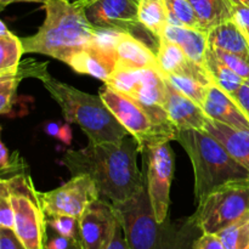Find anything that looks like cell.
I'll return each instance as SVG.
<instances>
[{
	"mask_svg": "<svg viewBox=\"0 0 249 249\" xmlns=\"http://www.w3.org/2000/svg\"><path fill=\"white\" fill-rule=\"evenodd\" d=\"M139 152L136 139L128 135L114 142H89L80 150H68L62 162L72 177L89 175L100 198L118 204L131 198L145 182L136 162Z\"/></svg>",
	"mask_w": 249,
	"mask_h": 249,
	"instance_id": "1",
	"label": "cell"
},
{
	"mask_svg": "<svg viewBox=\"0 0 249 249\" xmlns=\"http://www.w3.org/2000/svg\"><path fill=\"white\" fill-rule=\"evenodd\" d=\"M46 17L38 32L22 38L24 53H41L67 63L79 51L101 44L99 29L88 19L82 5L67 0H48Z\"/></svg>",
	"mask_w": 249,
	"mask_h": 249,
	"instance_id": "2",
	"label": "cell"
},
{
	"mask_svg": "<svg viewBox=\"0 0 249 249\" xmlns=\"http://www.w3.org/2000/svg\"><path fill=\"white\" fill-rule=\"evenodd\" d=\"M113 206L130 249H190L195 242L192 235L198 229L190 219L184 224L157 220L146 182L131 198Z\"/></svg>",
	"mask_w": 249,
	"mask_h": 249,
	"instance_id": "3",
	"label": "cell"
},
{
	"mask_svg": "<svg viewBox=\"0 0 249 249\" xmlns=\"http://www.w3.org/2000/svg\"><path fill=\"white\" fill-rule=\"evenodd\" d=\"M175 141L191 160L197 201L221 187L249 182L248 170L207 130L177 129Z\"/></svg>",
	"mask_w": 249,
	"mask_h": 249,
	"instance_id": "4",
	"label": "cell"
},
{
	"mask_svg": "<svg viewBox=\"0 0 249 249\" xmlns=\"http://www.w3.org/2000/svg\"><path fill=\"white\" fill-rule=\"evenodd\" d=\"M39 80L60 106L66 122L77 124L89 142H114L130 135L100 95L80 91L72 85L55 79L49 72L41 75Z\"/></svg>",
	"mask_w": 249,
	"mask_h": 249,
	"instance_id": "5",
	"label": "cell"
},
{
	"mask_svg": "<svg viewBox=\"0 0 249 249\" xmlns=\"http://www.w3.org/2000/svg\"><path fill=\"white\" fill-rule=\"evenodd\" d=\"M105 101L119 123L136 139L139 146L175 140L177 128L163 106H147L129 95L105 84L100 89Z\"/></svg>",
	"mask_w": 249,
	"mask_h": 249,
	"instance_id": "6",
	"label": "cell"
},
{
	"mask_svg": "<svg viewBox=\"0 0 249 249\" xmlns=\"http://www.w3.org/2000/svg\"><path fill=\"white\" fill-rule=\"evenodd\" d=\"M6 185L15 213L14 231L27 249H45L48 226L39 192L28 172L1 179Z\"/></svg>",
	"mask_w": 249,
	"mask_h": 249,
	"instance_id": "7",
	"label": "cell"
},
{
	"mask_svg": "<svg viewBox=\"0 0 249 249\" xmlns=\"http://www.w3.org/2000/svg\"><path fill=\"white\" fill-rule=\"evenodd\" d=\"M249 215V182L221 187L198 201L190 218L202 233L220 232L228 226Z\"/></svg>",
	"mask_w": 249,
	"mask_h": 249,
	"instance_id": "8",
	"label": "cell"
},
{
	"mask_svg": "<svg viewBox=\"0 0 249 249\" xmlns=\"http://www.w3.org/2000/svg\"><path fill=\"white\" fill-rule=\"evenodd\" d=\"M170 141H162L140 148L143 160V178L155 215L160 223L168 219L170 186L174 175V157Z\"/></svg>",
	"mask_w": 249,
	"mask_h": 249,
	"instance_id": "9",
	"label": "cell"
},
{
	"mask_svg": "<svg viewBox=\"0 0 249 249\" xmlns=\"http://www.w3.org/2000/svg\"><path fill=\"white\" fill-rule=\"evenodd\" d=\"M139 5L140 0H97L85 9V14L99 31L131 34L143 41L141 36H155L139 21Z\"/></svg>",
	"mask_w": 249,
	"mask_h": 249,
	"instance_id": "10",
	"label": "cell"
},
{
	"mask_svg": "<svg viewBox=\"0 0 249 249\" xmlns=\"http://www.w3.org/2000/svg\"><path fill=\"white\" fill-rule=\"evenodd\" d=\"M46 216L68 215L79 219L91 202L100 198L99 190L89 175H75L62 186L39 192Z\"/></svg>",
	"mask_w": 249,
	"mask_h": 249,
	"instance_id": "11",
	"label": "cell"
},
{
	"mask_svg": "<svg viewBox=\"0 0 249 249\" xmlns=\"http://www.w3.org/2000/svg\"><path fill=\"white\" fill-rule=\"evenodd\" d=\"M105 84L134 97L143 105L164 107L167 79L158 70L116 68Z\"/></svg>",
	"mask_w": 249,
	"mask_h": 249,
	"instance_id": "12",
	"label": "cell"
},
{
	"mask_svg": "<svg viewBox=\"0 0 249 249\" xmlns=\"http://www.w3.org/2000/svg\"><path fill=\"white\" fill-rule=\"evenodd\" d=\"M119 225L113 203L104 198L91 202L79 218V242L83 249H107Z\"/></svg>",
	"mask_w": 249,
	"mask_h": 249,
	"instance_id": "13",
	"label": "cell"
},
{
	"mask_svg": "<svg viewBox=\"0 0 249 249\" xmlns=\"http://www.w3.org/2000/svg\"><path fill=\"white\" fill-rule=\"evenodd\" d=\"M160 68L164 75L178 74L192 77L206 85L213 84L211 74L203 66L192 61L179 45L165 38L160 39L156 53Z\"/></svg>",
	"mask_w": 249,
	"mask_h": 249,
	"instance_id": "14",
	"label": "cell"
},
{
	"mask_svg": "<svg viewBox=\"0 0 249 249\" xmlns=\"http://www.w3.org/2000/svg\"><path fill=\"white\" fill-rule=\"evenodd\" d=\"M164 108L170 121L179 130L180 129L206 130L209 117L204 112L203 107L181 94L168 80L167 89H165Z\"/></svg>",
	"mask_w": 249,
	"mask_h": 249,
	"instance_id": "15",
	"label": "cell"
},
{
	"mask_svg": "<svg viewBox=\"0 0 249 249\" xmlns=\"http://www.w3.org/2000/svg\"><path fill=\"white\" fill-rule=\"evenodd\" d=\"M203 109L211 119L237 129H249V117L232 95L218 85L212 84L207 90Z\"/></svg>",
	"mask_w": 249,
	"mask_h": 249,
	"instance_id": "16",
	"label": "cell"
},
{
	"mask_svg": "<svg viewBox=\"0 0 249 249\" xmlns=\"http://www.w3.org/2000/svg\"><path fill=\"white\" fill-rule=\"evenodd\" d=\"M116 68L123 70H145L153 68L160 71L157 55L142 40L131 34L117 33L113 45ZM162 72V71H160Z\"/></svg>",
	"mask_w": 249,
	"mask_h": 249,
	"instance_id": "17",
	"label": "cell"
},
{
	"mask_svg": "<svg viewBox=\"0 0 249 249\" xmlns=\"http://www.w3.org/2000/svg\"><path fill=\"white\" fill-rule=\"evenodd\" d=\"M68 66L75 72L91 75L105 83L116 70V56L100 44L73 55Z\"/></svg>",
	"mask_w": 249,
	"mask_h": 249,
	"instance_id": "18",
	"label": "cell"
},
{
	"mask_svg": "<svg viewBox=\"0 0 249 249\" xmlns=\"http://www.w3.org/2000/svg\"><path fill=\"white\" fill-rule=\"evenodd\" d=\"M206 130L249 172V129H237L209 118Z\"/></svg>",
	"mask_w": 249,
	"mask_h": 249,
	"instance_id": "19",
	"label": "cell"
},
{
	"mask_svg": "<svg viewBox=\"0 0 249 249\" xmlns=\"http://www.w3.org/2000/svg\"><path fill=\"white\" fill-rule=\"evenodd\" d=\"M160 38H165L179 45L192 61L206 68V55L209 48L208 33L201 29L168 24Z\"/></svg>",
	"mask_w": 249,
	"mask_h": 249,
	"instance_id": "20",
	"label": "cell"
},
{
	"mask_svg": "<svg viewBox=\"0 0 249 249\" xmlns=\"http://www.w3.org/2000/svg\"><path fill=\"white\" fill-rule=\"evenodd\" d=\"M208 45L249 61V39L232 19L219 24L209 32Z\"/></svg>",
	"mask_w": 249,
	"mask_h": 249,
	"instance_id": "21",
	"label": "cell"
},
{
	"mask_svg": "<svg viewBox=\"0 0 249 249\" xmlns=\"http://www.w3.org/2000/svg\"><path fill=\"white\" fill-rule=\"evenodd\" d=\"M199 22L201 31L209 33L219 24L232 19L231 0H189Z\"/></svg>",
	"mask_w": 249,
	"mask_h": 249,
	"instance_id": "22",
	"label": "cell"
},
{
	"mask_svg": "<svg viewBox=\"0 0 249 249\" xmlns=\"http://www.w3.org/2000/svg\"><path fill=\"white\" fill-rule=\"evenodd\" d=\"M206 70L211 74L213 84L218 85L230 95H233L241 85L245 83V79L237 74L235 71L226 66L218 56L215 55L213 49L209 46L206 55Z\"/></svg>",
	"mask_w": 249,
	"mask_h": 249,
	"instance_id": "23",
	"label": "cell"
},
{
	"mask_svg": "<svg viewBox=\"0 0 249 249\" xmlns=\"http://www.w3.org/2000/svg\"><path fill=\"white\" fill-rule=\"evenodd\" d=\"M23 53L21 39L11 33L4 22H0V74L16 72Z\"/></svg>",
	"mask_w": 249,
	"mask_h": 249,
	"instance_id": "24",
	"label": "cell"
},
{
	"mask_svg": "<svg viewBox=\"0 0 249 249\" xmlns=\"http://www.w3.org/2000/svg\"><path fill=\"white\" fill-rule=\"evenodd\" d=\"M139 21L158 39L169 24L168 9L164 0H140Z\"/></svg>",
	"mask_w": 249,
	"mask_h": 249,
	"instance_id": "25",
	"label": "cell"
},
{
	"mask_svg": "<svg viewBox=\"0 0 249 249\" xmlns=\"http://www.w3.org/2000/svg\"><path fill=\"white\" fill-rule=\"evenodd\" d=\"M168 9L169 24L201 29L197 15L189 0H164Z\"/></svg>",
	"mask_w": 249,
	"mask_h": 249,
	"instance_id": "26",
	"label": "cell"
},
{
	"mask_svg": "<svg viewBox=\"0 0 249 249\" xmlns=\"http://www.w3.org/2000/svg\"><path fill=\"white\" fill-rule=\"evenodd\" d=\"M226 249H249V215L216 233Z\"/></svg>",
	"mask_w": 249,
	"mask_h": 249,
	"instance_id": "27",
	"label": "cell"
},
{
	"mask_svg": "<svg viewBox=\"0 0 249 249\" xmlns=\"http://www.w3.org/2000/svg\"><path fill=\"white\" fill-rule=\"evenodd\" d=\"M165 79L173 85L177 90H179L181 94L191 99L199 106H203L204 99H206L207 90L209 85L203 84L199 80L195 79L192 77H186V75H178V74H168L164 75Z\"/></svg>",
	"mask_w": 249,
	"mask_h": 249,
	"instance_id": "28",
	"label": "cell"
},
{
	"mask_svg": "<svg viewBox=\"0 0 249 249\" xmlns=\"http://www.w3.org/2000/svg\"><path fill=\"white\" fill-rule=\"evenodd\" d=\"M24 78L21 70L16 72L0 74V113L7 114L11 111V105L18 83Z\"/></svg>",
	"mask_w": 249,
	"mask_h": 249,
	"instance_id": "29",
	"label": "cell"
},
{
	"mask_svg": "<svg viewBox=\"0 0 249 249\" xmlns=\"http://www.w3.org/2000/svg\"><path fill=\"white\" fill-rule=\"evenodd\" d=\"M46 226L63 237L79 240V219L68 215L46 216Z\"/></svg>",
	"mask_w": 249,
	"mask_h": 249,
	"instance_id": "30",
	"label": "cell"
},
{
	"mask_svg": "<svg viewBox=\"0 0 249 249\" xmlns=\"http://www.w3.org/2000/svg\"><path fill=\"white\" fill-rule=\"evenodd\" d=\"M26 172H28V167L24 164L18 153L15 152L10 155V151L7 150L5 143L0 142V173H1V178H5L6 174H9V177H12V175Z\"/></svg>",
	"mask_w": 249,
	"mask_h": 249,
	"instance_id": "31",
	"label": "cell"
},
{
	"mask_svg": "<svg viewBox=\"0 0 249 249\" xmlns=\"http://www.w3.org/2000/svg\"><path fill=\"white\" fill-rule=\"evenodd\" d=\"M15 226V213L6 185L0 181V228L12 229Z\"/></svg>",
	"mask_w": 249,
	"mask_h": 249,
	"instance_id": "32",
	"label": "cell"
},
{
	"mask_svg": "<svg viewBox=\"0 0 249 249\" xmlns=\"http://www.w3.org/2000/svg\"><path fill=\"white\" fill-rule=\"evenodd\" d=\"M215 53V55L225 63L226 66L235 71L240 77H242L245 80H249V61L241 56L235 55V53H226V51L220 50V49L212 48Z\"/></svg>",
	"mask_w": 249,
	"mask_h": 249,
	"instance_id": "33",
	"label": "cell"
},
{
	"mask_svg": "<svg viewBox=\"0 0 249 249\" xmlns=\"http://www.w3.org/2000/svg\"><path fill=\"white\" fill-rule=\"evenodd\" d=\"M190 249H226L218 235L213 233H202L198 238L195 240Z\"/></svg>",
	"mask_w": 249,
	"mask_h": 249,
	"instance_id": "34",
	"label": "cell"
},
{
	"mask_svg": "<svg viewBox=\"0 0 249 249\" xmlns=\"http://www.w3.org/2000/svg\"><path fill=\"white\" fill-rule=\"evenodd\" d=\"M232 21L242 29L249 39V6L236 4L232 9Z\"/></svg>",
	"mask_w": 249,
	"mask_h": 249,
	"instance_id": "35",
	"label": "cell"
},
{
	"mask_svg": "<svg viewBox=\"0 0 249 249\" xmlns=\"http://www.w3.org/2000/svg\"><path fill=\"white\" fill-rule=\"evenodd\" d=\"M0 249H27L12 229L0 228Z\"/></svg>",
	"mask_w": 249,
	"mask_h": 249,
	"instance_id": "36",
	"label": "cell"
},
{
	"mask_svg": "<svg viewBox=\"0 0 249 249\" xmlns=\"http://www.w3.org/2000/svg\"><path fill=\"white\" fill-rule=\"evenodd\" d=\"M232 96L249 117V80H245V83Z\"/></svg>",
	"mask_w": 249,
	"mask_h": 249,
	"instance_id": "37",
	"label": "cell"
},
{
	"mask_svg": "<svg viewBox=\"0 0 249 249\" xmlns=\"http://www.w3.org/2000/svg\"><path fill=\"white\" fill-rule=\"evenodd\" d=\"M107 249H130L128 242H126L125 240V236H124L121 223H119V225L117 226L116 232H114L113 235V238H112L111 243H109Z\"/></svg>",
	"mask_w": 249,
	"mask_h": 249,
	"instance_id": "38",
	"label": "cell"
},
{
	"mask_svg": "<svg viewBox=\"0 0 249 249\" xmlns=\"http://www.w3.org/2000/svg\"><path fill=\"white\" fill-rule=\"evenodd\" d=\"M48 0H0V6L1 9H4L5 6L10 4H14V2H41V4H45Z\"/></svg>",
	"mask_w": 249,
	"mask_h": 249,
	"instance_id": "39",
	"label": "cell"
},
{
	"mask_svg": "<svg viewBox=\"0 0 249 249\" xmlns=\"http://www.w3.org/2000/svg\"><path fill=\"white\" fill-rule=\"evenodd\" d=\"M61 140L66 143H70L71 142V130L68 128V125H65L62 129L60 130V134H58Z\"/></svg>",
	"mask_w": 249,
	"mask_h": 249,
	"instance_id": "40",
	"label": "cell"
},
{
	"mask_svg": "<svg viewBox=\"0 0 249 249\" xmlns=\"http://www.w3.org/2000/svg\"><path fill=\"white\" fill-rule=\"evenodd\" d=\"M46 133L50 134V135H57L60 134V126L57 125L56 123H48L46 124Z\"/></svg>",
	"mask_w": 249,
	"mask_h": 249,
	"instance_id": "41",
	"label": "cell"
},
{
	"mask_svg": "<svg viewBox=\"0 0 249 249\" xmlns=\"http://www.w3.org/2000/svg\"><path fill=\"white\" fill-rule=\"evenodd\" d=\"M97 0H78V4L79 5H82L83 7H84V9H87L88 6H90V5H92L94 4V2H96Z\"/></svg>",
	"mask_w": 249,
	"mask_h": 249,
	"instance_id": "42",
	"label": "cell"
},
{
	"mask_svg": "<svg viewBox=\"0 0 249 249\" xmlns=\"http://www.w3.org/2000/svg\"><path fill=\"white\" fill-rule=\"evenodd\" d=\"M67 249H83V248H82V246H80L79 240H72L70 247H68Z\"/></svg>",
	"mask_w": 249,
	"mask_h": 249,
	"instance_id": "43",
	"label": "cell"
},
{
	"mask_svg": "<svg viewBox=\"0 0 249 249\" xmlns=\"http://www.w3.org/2000/svg\"><path fill=\"white\" fill-rule=\"evenodd\" d=\"M233 5L240 4V5H246V6H249V0H231Z\"/></svg>",
	"mask_w": 249,
	"mask_h": 249,
	"instance_id": "44",
	"label": "cell"
},
{
	"mask_svg": "<svg viewBox=\"0 0 249 249\" xmlns=\"http://www.w3.org/2000/svg\"><path fill=\"white\" fill-rule=\"evenodd\" d=\"M67 1H70V0H67Z\"/></svg>",
	"mask_w": 249,
	"mask_h": 249,
	"instance_id": "45",
	"label": "cell"
}]
</instances>
